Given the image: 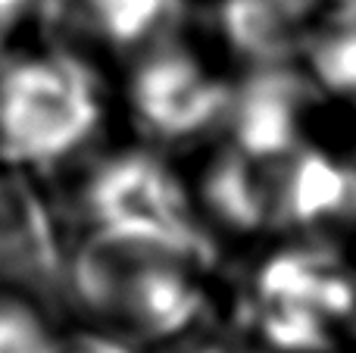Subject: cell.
<instances>
[{"instance_id":"6da1fadb","label":"cell","mask_w":356,"mask_h":353,"mask_svg":"<svg viewBox=\"0 0 356 353\" xmlns=\"http://www.w3.org/2000/svg\"><path fill=\"white\" fill-rule=\"evenodd\" d=\"M97 122V81L72 56L19 60L0 72L3 160L50 166L81 147Z\"/></svg>"},{"instance_id":"7c38bea8","label":"cell","mask_w":356,"mask_h":353,"mask_svg":"<svg viewBox=\"0 0 356 353\" xmlns=\"http://www.w3.org/2000/svg\"><path fill=\"white\" fill-rule=\"evenodd\" d=\"M253 322L259 338L278 353H322L332 347L328 319L294 300L257 297Z\"/></svg>"},{"instance_id":"9a60e30c","label":"cell","mask_w":356,"mask_h":353,"mask_svg":"<svg viewBox=\"0 0 356 353\" xmlns=\"http://www.w3.org/2000/svg\"><path fill=\"white\" fill-rule=\"evenodd\" d=\"M60 353H131L122 341L113 338H100V335H79L72 344L60 347Z\"/></svg>"},{"instance_id":"277c9868","label":"cell","mask_w":356,"mask_h":353,"mask_svg":"<svg viewBox=\"0 0 356 353\" xmlns=\"http://www.w3.org/2000/svg\"><path fill=\"white\" fill-rule=\"evenodd\" d=\"M0 288L29 291L44 304H60L69 294L50 213L16 172H0Z\"/></svg>"},{"instance_id":"8992f818","label":"cell","mask_w":356,"mask_h":353,"mask_svg":"<svg viewBox=\"0 0 356 353\" xmlns=\"http://www.w3.org/2000/svg\"><path fill=\"white\" fill-rule=\"evenodd\" d=\"M88 213L104 222H194L181 181L156 156L131 150L97 166L85 185Z\"/></svg>"},{"instance_id":"5b68a950","label":"cell","mask_w":356,"mask_h":353,"mask_svg":"<svg viewBox=\"0 0 356 353\" xmlns=\"http://www.w3.org/2000/svg\"><path fill=\"white\" fill-rule=\"evenodd\" d=\"M313 85L288 63H263L241 88H232L228 125L234 147L250 156H284L300 147V119L313 104Z\"/></svg>"},{"instance_id":"5bb4252c","label":"cell","mask_w":356,"mask_h":353,"mask_svg":"<svg viewBox=\"0 0 356 353\" xmlns=\"http://www.w3.org/2000/svg\"><path fill=\"white\" fill-rule=\"evenodd\" d=\"M0 353H60V344L31 306L0 297Z\"/></svg>"},{"instance_id":"52a82bcc","label":"cell","mask_w":356,"mask_h":353,"mask_svg":"<svg viewBox=\"0 0 356 353\" xmlns=\"http://www.w3.org/2000/svg\"><path fill=\"white\" fill-rule=\"evenodd\" d=\"M319 0H222L219 25L241 56L263 63H288L303 44L313 41Z\"/></svg>"},{"instance_id":"9c48e42d","label":"cell","mask_w":356,"mask_h":353,"mask_svg":"<svg viewBox=\"0 0 356 353\" xmlns=\"http://www.w3.org/2000/svg\"><path fill=\"white\" fill-rule=\"evenodd\" d=\"M44 22L72 38L138 47L181 13V0H41Z\"/></svg>"},{"instance_id":"ba28073f","label":"cell","mask_w":356,"mask_h":353,"mask_svg":"<svg viewBox=\"0 0 356 353\" xmlns=\"http://www.w3.org/2000/svg\"><path fill=\"white\" fill-rule=\"evenodd\" d=\"M356 216V166L297 147L282 160L275 225H319Z\"/></svg>"},{"instance_id":"30bf717a","label":"cell","mask_w":356,"mask_h":353,"mask_svg":"<svg viewBox=\"0 0 356 353\" xmlns=\"http://www.w3.org/2000/svg\"><path fill=\"white\" fill-rule=\"evenodd\" d=\"M284 156L266 160V156H250L238 147L219 156L207 175V188H203L207 204L213 206L216 216L244 231L275 225Z\"/></svg>"},{"instance_id":"2e32d148","label":"cell","mask_w":356,"mask_h":353,"mask_svg":"<svg viewBox=\"0 0 356 353\" xmlns=\"http://www.w3.org/2000/svg\"><path fill=\"white\" fill-rule=\"evenodd\" d=\"M29 3L31 0H0V44H3L6 35L19 25V19L25 16Z\"/></svg>"},{"instance_id":"7a4b0ae2","label":"cell","mask_w":356,"mask_h":353,"mask_svg":"<svg viewBox=\"0 0 356 353\" xmlns=\"http://www.w3.org/2000/svg\"><path fill=\"white\" fill-rule=\"evenodd\" d=\"M216 247L194 222H104L75 250L69 266V294L75 304L104 316L129 281L154 269H207Z\"/></svg>"},{"instance_id":"4fadbf2b","label":"cell","mask_w":356,"mask_h":353,"mask_svg":"<svg viewBox=\"0 0 356 353\" xmlns=\"http://www.w3.org/2000/svg\"><path fill=\"white\" fill-rule=\"evenodd\" d=\"M307 47L319 85L338 94H356V0H344L332 28L319 31Z\"/></svg>"},{"instance_id":"3957f363","label":"cell","mask_w":356,"mask_h":353,"mask_svg":"<svg viewBox=\"0 0 356 353\" xmlns=\"http://www.w3.org/2000/svg\"><path fill=\"white\" fill-rule=\"evenodd\" d=\"M228 100L232 88L181 50L150 56L131 79L138 122L163 141H184L213 129L225 119Z\"/></svg>"},{"instance_id":"e0dca14e","label":"cell","mask_w":356,"mask_h":353,"mask_svg":"<svg viewBox=\"0 0 356 353\" xmlns=\"http://www.w3.org/2000/svg\"><path fill=\"white\" fill-rule=\"evenodd\" d=\"M188 353H225V350H219V347H197V350H188Z\"/></svg>"},{"instance_id":"8fae6325","label":"cell","mask_w":356,"mask_h":353,"mask_svg":"<svg viewBox=\"0 0 356 353\" xmlns=\"http://www.w3.org/2000/svg\"><path fill=\"white\" fill-rule=\"evenodd\" d=\"M203 313V291L188 269H154L129 281L113 297L104 319L141 338H169L184 331Z\"/></svg>"}]
</instances>
